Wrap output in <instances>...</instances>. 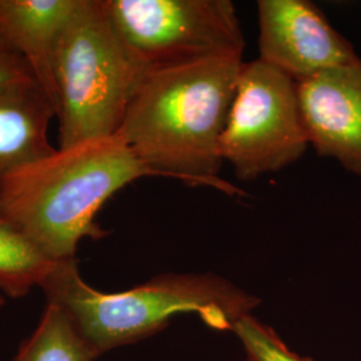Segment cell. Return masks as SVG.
Here are the masks:
<instances>
[{
    "label": "cell",
    "instance_id": "6da1fadb",
    "mask_svg": "<svg viewBox=\"0 0 361 361\" xmlns=\"http://www.w3.org/2000/svg\"><path fill=\"white\" fill-rule=\"evenodd\" d=\"M243 63V58H224L147 71L116 135L154 177L237 193L219 170Z\"/></svg>",
    "mask_w": 361,
    "mask_h": 361
},
{
    "label": "cell",
    "instance_id": "7a4b0ae2",
    "mask_svg": "<svg viewBox=\"0 0 361 361\" xmlns=\"http://www.w3.org/2000/svg\"><path fill=\"white\" fill-rule=\"evenodd\" d=\"M154 177L116 135L59 149L13 173L0 190V221L51 262L77 258L83 238L107 235L95 221L116 192Z\"/></svg>",
    "mask_w": 361,
    "mask_h": 361
},
{
    "label": "cell",
    "instance_id": "3957f363",
    "mask_svg": "<svg viewBox=\"0 0 361 361\" xmlns=\"http://www.w3.org/2000/svg\"><path fill=\"white\" fill-rule=\"evenodd\" d=\"M39 288L99 356L159 334L182 313L233 332L259 305L258 297L214 273H164L123 292H102L83 280L77 258L56 262Z\"/></svg>",
    "mask_w": 361,
    "mask_h": 361
},
{
    "label": "cell",
    "instance_id": "277c9868",
    "mask_svg": "<svg viewBox=\"0 0 361 361\" xmlns=\"http://www.w3.org/2000/svg\"><path fill=\"white\" fill-rule=\"evenodd\" d=\"M145 74L104 0H78L54 55L59 149L116 137Z\"/></svg>",
    "mask_w": 361,
    "mask_h": 361
},
{
    "label": "cell",
    "instance_id": "5b68a950",
    "mask_svg": "<svg viewBox=\"0 0 361 361\" xmlns=\"http://www.w3.org/2000/svg\"><path fill=\"white\" fill-rule=\"evenodd\" d=\"M104 6L146 73L243 58L244 34L231 0H104Z\"/></svg>",
    "mask_w": 361,
    "mask_h": 361
},
{
    "label": "cell",
    "instance_id": "8992f818",
    "mask_svg": "<svg viewBox=\"0 0 361 361\" xmlns=\"http://www.w3.org/2000/svg\"><path fill=\"white\" fill-rule=\"evenodd\" d=\"M308 147L297 82L259 59L243 63L222 135L224 162L238 180H257L295 164Z\"/></svg>",
    "mask_w": 361,
    "mask_h": 361
},
{
    "label": "cell",
    "instance_id": "52a82bcc",
    "mask_svg": "<svg viewBox=\"0 0 361 361\" xmlns=\"http://www.w3.org/2000/svg\"><path fill=\"white\" fill-rule=\"evenodd\" d=\"M257 59L295 82L361 58L310 0H259Z\"/></svg>",
    "mask_w": 361,
    "mask_h": 361
},
{
    "label": "cell",
    "instance_id": "ba28073f",
    "mask_svg": "<svg viewBox=\"0 0 361 361\" xmlns=\"http://www.w3.org/2000/svg\"><path fill=\"white\" fill-rule=\"evenodd\" d=\"M297 91L310 146L361 177V59L298 82Z\"/></svg>",
    "mask_w": 361,
    "mask_h": 361
},
{
    "label": "cell",
    "instance_id": "9c48e42d",
    "mask_svg": "<svg viewBox=\"0 0 361 361\" xmlns=\"http://www.w3.org/2000/svg\"><path fill=\"white\" fill-rule=\"evenodd\" d=\"M78 0H0V40L23 58L56 110L54 55Z\"/></svg>",
    "mask_w": 361,
    "mask_h": 361
},
{
    "label": "cell",
    "instance_id": "30bf717a",
    "mask_svg": "<svg viewBox=\"0 0 361 361\" xmlns=\"http://www.w3.org/2000/svg\"><path fill=\"white\" fill-rule=\"evenodd\" d=\"M56 110L37 82L0 89V190L20 169L54 154L49 126Z\"/></svg>",
    "mask_w": 361,
    "mask_h": 361
},
{
    "label": "cell",
    "instance_id": "8fae6325",
    "mask_svg": "<svg viewBox=\"0 0 361 361\" xmlns=\"http://www.w3.org/2000/svg\"><path fill=\"white\" fill-rule=\"evenodd\" d=\"M99 357L65 310L47 304L37 328L20 343L11 361H95Z\"/></svg>",
    "mask_w": 361,
    "mask_h": 361
},
{
    "label": "cell",
    "instance_id": "7c38bea8",
    "mask_svg": "<svg viewBox=\"0 0 361 361\" xmlns=\"http://www.w3.org/2000/svg\"><path fill=\"white\" fill-rule=\"evenodd\" d=\"M56 262L39 255L11 226L0 221V293L20 298L39 288Z\"/></svg>",
    "mask_w": 361,
    "mask_h": 361
},
{
    "label": "cell",
    "instance_id": "4fadbf2b",
    "mask_svg": "<svg viewBox=\"0 0 361 361\" xmlns=\"http://www.w3.org/2000/svg\"><path fill=\"white\" fill-rule=\"evenodd\" d=\"M233 332L240 337L247 361H313L292 352L269 326L252 314L235 324Z\"/></svg>",
    "mask_w": 361,
    "mask_h": 361
},
{
    "label": "cell",
    "instance_id": "5bb4252c",
    "mask_svg": "<svg viewBox=\"0 0 361 361\" xmlns=\"http://www.w3.org/2000/svg\"><path fill=\"white\" fill-rule=\"evenodd\" d=\"M27 82H37L30 67L22 56L0 40V89Z\"/></svg>",
    "mask_w": 361,
    "mask_h": 361
},
{
    "label": "cell",
    "instance_id": "9a60e30c",
    "mask_svg": "<svg viewBox=\"0 0 361 361\" xmlns=\"http://www.w3.org/2000/svg\"><path fill=\"white\" fill-rule=\"evenodd\" d=\"M4 304H6V298H4V296L0 293V310H3Z\"/></svg>",
    "mask_w": 361,
    "mask_h": 361
}]
</instances>
